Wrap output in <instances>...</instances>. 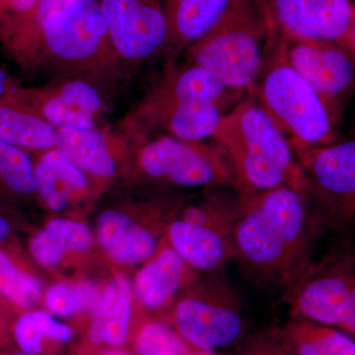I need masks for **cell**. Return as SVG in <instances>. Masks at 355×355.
Instances as JSON below:
<instances>
[{"mask_svg": "<svg viewBox=\"0 0 355 355\" xmlns=\"http://www.w3.org/2000/svg\"><path fill=\"white\" fill-rule=\"evenodd\" d=\"M6 51L26 73L84 79L105 93L114 91L125 76L98 0H67Z\"/></svg>", "mask_w": 355, "mask_h": 355, "instance_id": "1", "label": "cell"}, {"mask_svg": "<svg viewBox=\"0 0 355 355\" xmlns=\"http://www.w3.org/2000/svg\"><path fill=\"white\" fill-rule=\"evenodd\" d=\"M311 218L307 197L291 187L241 193L233 229L234 260L256 279L291 282L304 270Z\"/></svg>", "mask_w": 355, "mask_h": 355, "instance_id": "2", "label": "cell"}, {"mask_svg": "<svg viewBox=\"0 0 355 355\" xmlns=\"http://www.w3.org/2000/svg\"><path fill=\"white\" fill-rule=\"evenodd\" d=\"M212 139L228 158L240 193L291 187L306 193L304 170L288 140L256 101L223 114Z\"/></svg>", "mask_w": 355, "mask_h": 355, "instance_id": "3", "label": "cell"}, {"mask_svg": "<svg viewBox=\"0 0 355 355\" xmlns=\"http://www.w3.org/2000/svg\"><path fill=\"white\" fill-rule=\"evenodd\" d=\"M254 86L258 104L284 133L296 157L336 142L338 123L314 89L292 67L286 40L270 23L263 67Z\"/></svg>", "mask_w": 355, "mask_h": 355, "instance_id": "4", "label": "cell"}, {"mask_svg": "<svg viewBox=\"0 0 355 355\" xmlns=\"http://www.w3.org/2000/svg\"><path fill=\"white\" fill-rule=\"evenodd\" d=\"M268 22L263 0H234L220 20L187 50L190 64L207 69L225 87H253L263 67Z\"/></svg>", "mask_w": 355, "mask_h": 355, "instance_id": "5", "label": "cell"}, {"mask_svg": "<svg viewBox=\"0 0 355 355\" xmlns=\"http://www.w3.org/2000/svg\"><path fill=\"white\" fill-rule=\"evenodd\" d=\"M128 137L137 141V171L149 181L179 188L227 187L239 191L228 158L216 144L188 141L167 135Z\"/></svg>", "mask_w": 355, "mask_h": 355, "instance_id": "6", "label": "cell"}, {"mask_svg": "<svg viewBox=\"0 0 355 355\" xmlns=\"http://www.w3.org/2000/svg\"><path fill=\"white\" fill-rule=\"evenodd\" d=\"M307 179L312 221L347 224L355 219V139L309 149L297 156Z\"/></svg>", "mask_w": 355, "mask_h": 355, "instance_id": "7", "label": "cell"}, {"mask_svg": "<svg viewBox=\"0 0 355 355\" xmlns=\"http://www.w3.org/2000/svg\"><path fill=\"white\" fill-rule=\"evenodd\" d=\"M242 299L223 279L200 295L187 296L175 306L174 322L184 340L210 352L230 345L242 331Z\"/></svg>", "mask_w": 355, "mask_h": 355, "instance_id": "8", "label": "cell"}, {"mask_svg": "<svg viewBox=\"0 0 355 355\" xmlns=\"http://www.w3.org/2000/svg\"><path fill=\"white\" fill-rule=\"evenodd\" d=\"M114 51L125 67H137L168 43L164 0H98Z\"/></svg>", "mask_w": 355, "mask_h": 355, "instance_id": "9", "label": "cell"}, {"mask_svg": "<svg viewBox=\"0 0 355 355\" xmlns=\"http://www.w3.org/2000/svg\"><path fill=\"white\" fill-rule=\"evenodd\" d=\"M292 67L314 89L338 123L355 94V60L338 42H287Z\"/></svg>", "mask_w": 355, "mask_h": 355, "instance_id": "10", "label": "cell"}, {"mask_svg": "<svg viewBox=\"0 0 355 355\" xmlns=\"http://www.w3.org/2000/svg\"><path fill=\"white\" fill-rule=\"evenodd\" d=\"M14 91L57 130H92L104 123L105 92L84 79L57 78L39 87L15 84Z\"/></svg>", "mask_w": 355, "mask_h": 355, "instance_id": "11", "label": "cell"}, {"mask_svg": "<svg viewBox=\"0 0 355 355\" xmlns=\"http://www.w3.org/2000/svg\"><path fill=\"white\" fill-rule=\"evenodd\" d=\"M268 23L287 42H340L354 0H263Z\"/></svg>", "mask_w": 355, "mask_h": 355, "instance_id": "12", "label": "cell"}, {"mask_svg": "<svg viewBox=\"0 0 355 355\" xmlns=\"http://www.w3.org/2000/svg\"><path fill=\"white\" fill-rule=\"evenodd\" d=\"M127 137L108 127L92 130L58 128L57 146L89 177L108 181L119 171L120 157L127 150Z\"/></svg>", "mask_w": 355, "mask_h": 355, "instance_id": "13", "label": "cell"}, {"mask_svg": "<svg viewBox=\"0 0 355 355\" xmlns=\"http://www.w3.org/2000/svg\"><path fill=\"white\" fill-rule=\"evenodd\" d=\"M355 272L336 266L299 282L293 296L296 309L311 321L342 326L349 310Z\"/></svg>", "mask_w": 355, "mask_h": 355, "instance_id": "14", "label": "cell"}, {"mask_svg": "<svg viewBox=\"0 0 355 355\" xmlns=\"http://www.w3.org/2000/svg\"><path fill=\"white\" fill-rule=\"evenodd\" d=\"M168 243L187 265L214 272L234 260L232 233L188 222H172L168 227Z\"/></svg>", "mask_w": 355, "mask_h": 355, "instance_id": "15", "label": "cell"}, {"mask_svg": "<svg viewBox=\"0 0 355 355\" xmlns=\"http://www.w3.org/2000/svg\"><path fill=\"white\" fill-rule=\"evenodd\" d=\"M234 0H164L168 25L166 51H186L220 20Z\"/></svg>", "mask_w": 355, "mask_h": 355, "instance_id": "16", "label": "cell"}, {"mask_svg": "<svg viewBox=\"0 0 355 355\" xmlns=\"http://www.w3.org/2000/svg\"><path fill=\"white\" fill-rule=\"evenodd\" d=\"M35 193L46 207L58 211L84 195L89 178L58 148L42 151L34 163Z\"/></svg>", "mask_w": 355, "mask_h": 355, "instance_id": "17", "label": "cell"}, {"mask_svg": "<svg viewBox=\"0 0 355 355\" xmlns=\"http://www.w3.org/2000/svg\"><path fill=\"white\" fill-rule=\"evenodd\" d=\"M15 84L0 100V139L28 153L55 148L57 128L16 94Z\"/></svg>", "mask_w": 355, "mask_h": 355, "instance_id": "18", "label": "cell"}, {"mask_svg": "<svg viewBox=\"0 0 355 355\" xmlns=\"http://www.w3.org/2000/svg\"><path fill=\"white\" fill-rule=\"evenodd\" d=\"M98 237L105 251L119 263H141L157 250L155 234L120 210L103 212L98 219Z\"/></svg>", "mask_w": 355, "mask_h": 355, "instance_id": "19", "label": "cell"}, {"mask_svg": "<svg viewBox=\"0 0 355 355\" xmlns=\"http://www.w3.org/2000/svg\"><path fill=\"white\" fill-rule=\"evenodd\" d=\"M135 279V295L149 309L162 307L183 284L187 265L171 246L156 250Z\"/></svg>", "mask_w": 355, "mask_h": 355, "instance_id": "20", "label": "cell"}, {"mask_svg": "<svg viewBox=\"0 0 355 355\" xmlns=\"http://www.w3.org/2000/svg\"><path fill=\"white\" fill-rule=\"evenodd\" d=\"M132 313V289L127 279L116 277L108 284L91 315L89 336L95 343L120 345L128 336Z\"/></svg>", "mask_w": 355, "mask_h": 355, "instance_id": "21", "label": "cell"}, {"mask_svg": "<svg viewBox=\"0 0 355 355\" xmlns=\"http://www.w3.org/2000/svg\"><path fill=\"white\" fill-rule=\"evenodd\" d=\"M0 190L26 197L35 193L34 163L29 153L0 139Z\"/></svg>", "mask_w": 355, "mask_h": 355, "instance_id": "22", "label": "cell"}, {"mask_svg": "<svg viewBox=\"0 0 355 355\" xmlns=\"http://www.w3.org/2000/svg\"><path fill=\"white\" fill-rule=\"evenodd\" d=\"M14 334L18 345L27 355L41 354L42 340L49 336L58 342H67L72 336L71 329L55 321L44 312L27 313L16 322Z\"/></svg>", "mask_w": 355, "mask_h": 355, "instance_id": "23", "label": "cell"}, {"mask_svg": "<svg viewBox=\"0 0 355 355\" xmlns=\"http://www.w3.org/2000/svg\"><path fill=\"white\" fill-rule=\"evenodd\" d=\"M297 355H355V342L340 331L297 324L291 328Z\"/></svg>", "mask_w": 355, "mask_h": 355, "instance_id": "24", "label": "cell"}, {"mask_svg": "<svg viewBox=\"0 0 355 355\" xmlns=\"http://www.w3.org/2000/svg\"><path fill=\"white\" fill-rule=\"evenodd\" d=\"M100 296L99 289L94 284H58L46 292V305L53 314L70 317L92 310Z\"/></svg>", "mask_w": 355, "mask_h": 355, "instance_id": "25", "label": "cell"}, {"mask_svg": "<svg viewBox=\"0 0 355 355\" xmlns=\"http://www.w3.org/2000/svg\"><path fill=\"white\" fill-rule=\"evenodd\" d=\"M0 292L16 304L31 307L41 297L42 287L38 280L23 272L0 252Z\"/></svg>", "mask_w": 355, "mask_h": 355, "instance_id": "26", "label": "cell"}, {"mask_svg": "<svg viewBox=\"0 0 355 355\" xmlns=\"http://www.w3.org/2000/svg\"><path fill=\"white\" fill-rule=\"evenodd\" d=\"M137 349L140 355H184L183 343L160 323L148 324L142 329Z\"/></svg>", "mask_w": 355, "mask_h": 355, "instance_id": "27", "label": "cell"}, {"mask_svg": "<svg viewBox=\"0 0 355 355\" xmlns=\"http://www.w3.org/2000/svg\"><path fill=\"white\" fill-rule=\"evenodd\" d=\"M46 229L67 252L83 253L92 244L90 229L81 222L57 218L51 221Z\"/></svg>", "mask_w": 355, "mask_h": 355, "instance_id": "28", "label": "cell"}, {"mask_svg": "<svg viewBox=\"0 0 355 355\" xmlns=\"http://www.w3.org/2000/svg\"><path fill=\"white\" fill-rule=\"evenodd\" d=\"M39 0H0V43L13 37L31 17Z\"/></svg>", "mask_w": 355, "mask_h": 355, "instance_id": "29", "label": "cell"}, {"mask_svg": "<svg viewBox=\"0 0 355 355\" xmlns=\"http://www.w3.org/2000/svg\"><path fill=\"white\" fill-rule=\"evenodd\" d=\"M31 252L36 261L46 266L57 265L67 253L46 229L35 236L31 243Z\"/></svg>", "mask_w": 355, "mask_h": 355, "instance_id": "30", "label": "cell"}, {"mask_svg": "<svg viewBox=\"0 0 355 355\" xmlns=\"http://www.w3.org/2000/svg\"><path fill=\"white\" fill-rule=\"evenodd\" d=\"M67 1V0H39L38 4H37L36 8H35L34 12H33L29 20L23 25V27L13 37H11L6 43L2 44L4 50L29 37L30 35L38 29L42 23L51 12L60 8Z\"/></svg>", "mask_w": 355, "mask_h": 355, "instance_id": "31", "label": "cell"}, {"mask_svg": "<svg viewBox=\"0 0 355 355\" xmlns=\"http://www.w3.org/2000/svg\"><path fill=\"white\" fill-rule=\"evenodd\" d=\"M338 43L347 49V51H349L355 60V1L354 14H352L349 29H347V31L345 32V34L343 35L342 40H340Z\"/></svg>", "mask_w": 355, "mask_h": 355, "instance_id": "32", "label": "cell"}, {"mask_svg": "<svg viewBox=\"0 0 355 355\" xmlns=\"http://www.w3.org/2000/svg\"><path fill=\"white\" fill-rule=\"evenodd\" d=\"M340 327L345 330L355 333V280L354 287H352V296H350L349 310H347V316Z\"/></svg>", "mask_w": 355, "mask_h": 355, "instance_id": "33", "label": "cell"}, {"mask_svg": "<svg viewBox=\"0 0 355 355\" xmlns=\"http://www.w3.org/2000/svg\"><path fill=\"white\" fill-rule=\"evenodd\" d=\"M14 80L11 77L7 76L6 71L0 67V100L6 97L7 93L13 87Z\"/></svg>", "mask_w": 355, "mask_h": 355, "instance_id": "34", "label": "cell"}, {"mask_svg": "<svg viewBox=\"0 0 355 355\" xmlns=\"http://www.w3.org/2000/svg\"><path fill=\"white\" fill-rule=\"evenodd\" d=\"M9 230H10V227H9L8 222L3 217L0 216V240L3 239L8 234Z\"/></svg>", "mask_w": 355, "mask_h": 355, "instance_id": "35", "label": "cell"}, {"mask_svg": "<svg viewBox=\"0 0 355 355\" xmlns=\"http://www.w3.org/2000/svg\"><path fill=\"white\" fill-rule=\"evenodd\" d=\"M101 355H125V354H121V352H114V350H111V352H104V354H102Z\"/></svg>", "mask_w": 355, "mask_h": 355, "instance_id": "36", "label": "cell"}, {"mask_svg": "<svg viewBox=\"0 0 355 355\" xmlns=\"http://www.w3.org/2000/svg\"><path fill=\"white\" fill-rule=\"evenodd\" d=\"M193 355H214V354H210L209 352H202H202H197V354H195Z\"/></svg>", "mask_w": 355, "mask_h": 355, "instance_id": "37", "label": "cell"}, {"mask_svg": "<svg viewBox=\"0 0 355 355\" xmlns=\"http://www.w3.org/2000/svg\"><path fill=\"white\" fill-rule=\"evenodd\" d=\"M17 355H27V354H17Z\"/></svg>", "mask_w": 355, "mask_h": 355, "instance_id": "38", "label": "cell"}, {"mask_svg": "<svg viewBox=\"0 0 355 355\" xmlns=\"http://www.w3.org/2000/svg\"><path fill=\"white\" fill-rule=\"evenodd\" d=\"M354 1H355V0H354Z\"/></svg>", "mask_w": 355, "mask_h": 355, "instance_id": "39", "label": "cell"}]
</instances>
